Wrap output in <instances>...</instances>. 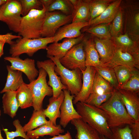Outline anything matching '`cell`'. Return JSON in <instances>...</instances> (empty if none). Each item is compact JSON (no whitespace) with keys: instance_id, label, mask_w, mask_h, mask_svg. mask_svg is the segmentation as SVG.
I'll use <instances>...</instances> for the list:
<instances>
[{"instance_id":"obj_41","label":"cell","mask_w":139,"mask_h":139,"mask_svg":"<svg viewBox=\"0 0 139 139\" xmlns=\"http://www.w3.org/2000/svg\"><path fill=\"white\" fill-rule=\"evenodd\" d=\"M111 134L109 139H133L129 125L124 127L110 128Z\"/></svg>"},{"instance_id":"obj_8","label":"cell","mask_w":139,"mask_h":139,"mask_svg":"<svg viewBox=\"0 0 139 139\" xmlns=\"http://www.w3.org/2000/svg\"><path fill=\"white\" fill-rule=\"evenodd\" d=\"M72 15H66L60 12L46 11L41 37H53L61 27L72 21Z\"/></svg>"},{"instance_id":"obj_1","label":"cell","mask_w":139,"mask_h":139,"mask_svg":"<svg viewBox=\"0 0 139 139\" xmlns=\"http://www.w3.org/2000/svg\"><path fill=\"white\" fill-rule=\"evenodd\" d=\"M98 108L102 110L110 128L122 127L135 122L128 114L115 89L109 99Z\"/></svg>"},{"instance_id":"obj_39","label":"cell","mask_w":139,"mask_h":139,"mask_svg":"<svg viewBox=\"0 0 139 139\" xmlns=\"http://www.w3.org/2000/svg\"><path fill=\"white\" fill-rule=\"evenodd\" d=\"M13 124L16 128L15 131L9 132L7 129L3 128L6 135V139H13L17 137H21L24 139H30L27 136L24 132L23 127L18 119L13 121Z\"/></svg>"},{"instance_id":"obj_5","label":"cell","mask_w":139,"mask_h":139,"mask_svg":"<svg viewBox=\"0 0 139 139\" xmlns=\"http://www.w3.org/2000/svg\"><path fill=\"white\" fill-rule=\"evenodd\" d=\"M55 64L54 70L57 75L60 76L62 83L67 88L71 95L76 96L80 91L82 85V74L81 70L77 68L68 70L60 64L59 59L50 56H47Z\"/></svg>"},{"instance_id":"obj_32","label":"cell","mask_w":139,"mask_h":139,"mask_svg":"<svg viewBox=\"0 0 139 139\" xmlns=\"http://www.w3.org/2000/svg\"><path fill=\"white\" fill-rule=\"evenodd\" d=\"M110 23L100 24L84 30L93 37L100 39H111L112 37L110 32Z\"/></svg>"},{"instance_id":"obj_7","label":"cell","mask_w":139,"mask_h":139,"mask_svg":"<svg viewBox=\"0 0 139 139\" xmlns=\"http://www.w3.org/2000/svg\"><path fill=\"white\" fill-rule=\"evenodd\" d=\"M39 72L37 79L28 84L32 96V107L35 111L42 109L45 97L46 96H51L53 94L52 88L48 85L47 82L46 72L41 68L39 69Z\"/></svg>"},{"instance_id":"obj_42","label":"cell","mask_w":139,"mask_h":139,"mask_svg":"<svg viewBox=\"0 0 139 139\" xmlns=\"http://www.w3.org/2000/svg\"><path fill=\"white\" fill-rule=\"evenodd\" d=\"M22 7V15L23 17L32 9L41 10L42 5L40 0H20ZM43 8V7H42Z\"/></svg>"},{"instance_id":"obj_28","label":"cell","mask_w":139,"mask_h":139,"mask_svg":"<svg viewBox=\"0 0 139 139\" xmlns=\"http://www.w3.org/2000/svg\"><path fill=\"white\" fill-rule=\"evenodd\" d=\"M16 91L4 93L2 97L4 113L13 118L16 115L19 107L16 98Z\"/></svg>"},{"instance_id":"obj_49","label":"cell","mask_w":139,"mask_h":139,"mask_svg":"<svg viewBox=\"0 0 139 139\" xmlns=\"http://www.w3.org/2000/svg\"><path fill=\"white\" fill-rule=\"evenodd\" d=\"M100 137L101 139H109L104 136L101 134H100Z\"/></svg>"},{"instance_id":"obj_27","label":"cell","mask_w":139,"mask_h":139,"mask_svg":"<svg viewBox=\"0 0 139 139\" xmlns=\"http://www.w3.org/2000/svg\"><path fill=\"white\" fill-rule=\"evenodd\" d=\"M90 1L78 0L76 5L74 7V10L72 15V22H89L90 18Z\"/></svg>"},{"instance_id":"obj_30","label":"cell","mask_w":139,"mask_h":139,"mask_svg":"<svg viewBox=\"0 0 139 139\" xmlns=\"http://www.w3.org/2000/svg\"><path fill=\"white\" fill-rule=\"evenodd\" d=\"M47 120L44 114L43 109L39 110H33L28 122L23 127L25 133L34 130L39 127L48 123Z\"/></svg>"},{"instance_id":"obj_46","label":"cell","mask_w":139,"mask_h":139,"mask_svg":"<svg viewBox=\"0 0 139 139\" xmlns=\"http://www.w3.org/2000/svg\"><path fill=\"white\" fill-rule=\"evenodd\" d=\"M54 0H40L42 5L46 8V9L53 2Z\"/></svg>"},{"instance_id":"obj_31","label":"cell","mask_w":139,"mask_h":139,"mask_svg":"<svg viewBox=\"0 0 139 139\" xmlns=\"http://www.w3.org/2000/svg\"><path fill=\"white\" fill-rule=\"evenodd\" d=\"M115 89L109 82L103 78L96 71L91 94H98L111 92H113Z\"/></svg>"},{"instance_id":"obj_26","label":"cell","mask_w":139,"mask_h":139,"mask_svg":"<svg viewBox=\"0 0 139 139\" xmlns=\"http://www.w3.org/2000/svg\"><path fill=\"white\" fill-rule=\"evenodd\" d=\"M6 68L8 73L6 82L0 92L1 93L8 91H16L24 82L22 72L13 69L11 65H7Z\"/></svg>"},{"instance_id":"obj_43","label":"cell","mask_w":139,"mask_h":139,"mask_svg":"<svg viewBox=\"0 0 139 139\" xmlns=\"http://www.w3.org/2000/svg\"><path fill=\"white\" fill-rule=\"evenodd\" d=\"M22 37L21 36L13 35L11 33H8L4 34H0V41H5L6 43L10 45L14 42V41L12 40L13 39Z\"/></svg>"},{"instance_id":"obj_22","label":"cell","mask_w":139,"mask_h":139,"mask_svg":"<svg viewBox=\"0 0 139 139\" xmlns=\"http://www.w3.org/2000/svg\"><path fill=\"white\" fill-rule=\"evenodd\" d=\"M71 122L76 131V139H101L99 133L81 118L73 119Z\"/></svg>"},{"instance_id":"obj_13","label":"cell","mask_w":139,"mask_h":139,"mask_svg":"<svg viewBox=\"0 0 139 139\" xmlns=\"http://www.w3.org/2000/svg\"><path fill=\"white\" fill-rule=\"evenodd\" d=\"M63 91L64 98L60 107L59 125L65 128L72 120L81 117L73 106V101L75 95H71L70 92L67 89L63 90Z\"/></svg>"},{"instance_id":"obj_16","label":"cell","mask_w":139,"mask_h":139,"mask_svg":"<svg viewBox=\"0 0 139 139\" xmlns=\"http://www.w3.org/2000/svg\"><path fill=\"white\" fill-rule=\"evenodd\" d=\"M84 34L82 33L75 38H66L61 43L54 42L48 46L46 50L47 56H53L59 59L63 57L73 46L83 39Z\"/></svg>"},{"instance_id":"obj_18","label":"cell","mask_w":139,"mask_h":139,"mask_svg":"<svg viewBox=\"0 0 139 139\" xmlns=\"http://www.w3.org/2000/svg\"><path fill=\"white\" fill-rule=\"evenodd\" d=\"M88 26V22H72L60 27L53 37L54 42H58L65 38H75L80 36L82 33L81 30L83 28Z\"/></svg>"},{"instance_id":"obj_21","label":"cell","mask_w":139,"mask_h":139,"mask_svg":"<svg viewBox=\"0 0 139 139\" xmlns=\"http://www.w3.org/2000/svg\"><path fill=\"white\" fill-rule=\"evenodd\" d=\"M116 47L122 51L139 56V42L133 40L126 33L112 37Z\"/></svg>"},{"instance_id":"obj_17","label":"cell","mask_w":139,"mask_h":139,"mask_svg":"<svg viewBox=\"0 0 139 139\" xmlns=\"http://www.w3.org/2000/svg\"><path fill=\"white\" fill-rule=\"evenodd\" d=\"M117 90L128 114L135 121L139 119V94L123 90Z\"/></svg>"},{"instance_id":"obj_25","label":"cell","mask_w":139,"mask_h":139,"mask_svg":"<svg viewBox=\"0 0 139 139\" xmlns=\"http://www.w3.org/2000/svg\"><path fill=\"white\" fill-rule=\"evenodd\" d=\"M64 132V129L60 125H55L49 120L48 123L39 127L35 129L27 132L26 135L29 139H31L46 135L54 136L58 135Z\"/></svg>"},{"instance_id":"obj_38","label":"cell","mask_w":139,"mask_h":139,"mask_svg":"<svg viewBox=\"0 0 139 139\" xmlns=\"http://www.w3.org/2000/svg\"><path fill=\"white\" fill-rule=\"evenodd\" d=\"M112 22L110 23V29L112 37L123 34V16L120 6L116 15Z\"/></svg>"},{"instance_id":"obj_3","label":"cell","mask_w":139,"mask_h":139,"mask_svg":"<svg viewBox=\"0 0 139 139\" xmlns=\"http://www.w3.org/2000/svg\"><path fill=\"white\" fill-rule=\"evenodd\" d=\"M41 10L32 9L22 17L18 35L30 39L41 37V33L46 11L45 7Z\"/></svg>"},{"instance_id":"obj_34","label":"cell","mask_w":139,"mask_h":139,"mask_svg":"<svg viewBox=\"0 0 139 139\" xmlns=\"http://www.w3.org/2000/svg\"><path fill=\"white\" fill-rule=\"evenodd\" d=\"M46 10L49 12L59 11L66 15H72L74 7L69 0H54Z\"/></svg>"},{"instance_id":"obj_40","label":"cell","mask_w":139,"mask_h":139,"mask_svg":"<svg viewBox=\"0 0 139 139\" xmlns=\"http://www.w3.org/2000/svg\"><path fill=\"white\" fill-rule=\"evenodd\" d=\"M113 91L98 94H91L85 102L98 108L109 99Z\"/></svg>"},{"instance_id":"obj_20","label":"cell","mask_w":139,"mask_h":139,"mask_svg":"<svg viewBox=\"0 0 139 139\" xmlns=\"http://www.w3.org/2000/svg\"><path fill=\"white\" fill-rule=\"evenodd\" d=\"M122 0H115L99 15L88 22V26L92 27L101 24L111 23L119 8Z\"/></svg>"},{"instance_id":"obj_19","label":"cell","mask_w":139,"mask_h":139,"mask_svg":"<svg viewBox=\"0 0 139 139\" xmlns=\"http://www.w3.org/2000/svg\"><path fill=\"white\" fill-rule=\"evenodd\" d=\"M93 38L95 48L103 65L111 59L116 47L111 39H102L95 37Z\"/></svg>"},{"instance_id":"obj_14","label":"cell","mask_w":139,"mask_h":139,"mask_svg":"<svg viewBox=\"0 0 139 139\" xmlns=\"http://www.w3.org/2000/svg\"><path fill=\"white\" fill-rule=\"evenodd\" d=\"M120 65L139 70V56L124 51L116 47L112 58L108 63L103 64V67L113 68Z\"/></svg>"},{"instance_id":"obj_23","label":"cell","mask_w":139,"mask_h":139,"mask_svg":"<svg viewBox=\"0 0 139 139\" xmlns=\"http://www.w3.org/2000/svg\"><path fill=\"white\" fill-rule=\"evenodd\" d=\"M83 42L85 55L86 67H103V64L95 48L93 37L85 39Z\"/></svg>"},{"instance_id":"obj_12","label":"cell","mask_w":139,"mask_h":139,"mask_svg":"<svg viewBox=\"0 0 139 139\" xmlns=\"http://www.w3.org/2000/svg\"><path fill=\"white\" fill-rule=\"evenodd\" d=\"M4 59L10 62L13 69L24 73L30 82L36 79L39 74V71L35 67L34 59L27 58L24 60L19 57L6 56Z\"/></svg>"},{"instance_id":"obj_2","label":"cell","mask_w":139,"mask_h":139,"mask_svg":"<svg viewBox=\"0 0 139 139\" xmlns=\"http://www.w3.org/2000/svg\"><path fill=\"white\" fill-rule=\"evenodd\" d=\"M75 105L76 110L84 121L100 134L110 138L111 134V129L101 109L85 102H78Z\"/></svg>"},{"instance_id":"obj_47","label":"cell","mask_w":139,"mask_h":139,"mask_svg":"<svg viewBox=\"0 0 139 139\" xmlns=\"http://www.w3.org/2000/svg\"><path fill=\"white\" fill-rule=\"evenodd\" d=\"M5 43V41H0V58L4 54L3 47Z\"/></svg>"},{"instance_id":"obj_33","label":"cell","mask_w":139,"mask_h":139,"mask_svg":"<svg viewBox=\"0 0 139 139\" xmlns=\"http://www.w3.org/2000/svg\"><path fill=\"white\" fill-rule=\"evenodd\" d=\"M114 0H90V21L99 15Z\"/></svg>"},{"instance_id":"obj_29","label":"cell","mask_w":139,"mask_h":139,"mask_svg":"<svg viewBox=\"0 0 139 139\" xmlns=\"http://www.w3.org/2000/svg\"><path fill=\"white\" fill-rule=\"evenodd\" d=\"M16 97L19 106L21 109L33 106L32 96L28 84L24 82L16 91Z\"/></svg>"},{"instance_id":"obj_44","label":"cell","mask_w":139,"mask_h":139,"mask_svg":"<svg viewBox=\"0 0 139 139\" xmlns=\"http://www.w3.org/2000/svg\"><path fill=\"white\" fill-rule=\"evenodd\" d=\"M129 126L133 139H139V119Z\"/></svg>"},{"instance_id":"obj_48","label":"cell","mask_w":139,"mask_h":139,"mask_svg":"<svg viewBox=\"0 0 139 139\" xmlns=\"http://www.w3.org/2000/svg\"><path fill=\"white\" fill-rule=\"evenodd\" d=\"M7 0H0V7L2 5L5 3L7 1Z\"/></svg>"},{"instance_id":"obj_9","label":"cell","mask_w":139,"mask_h":139,"mask_svg":"<svg viewBox=\"0 0 139 139\" xmlns=\"http://www.w3.org/2000/svg\"><path fill=\"white\" fill-rule=\"evenodd\" d=\"M59 60L62 66L68 70H85V55L83 41L73 46Z\"/></svg>"},{"instance_id":"obj_10","label":"cell","mask_w":139,"mask_h":139,"mask_svg":"<svg viewBox=\"0 0 139 139\" xmlns=\"http://www.w3.org/2000/svg\"><path fill=\"white\" fill-rule=\"evenodd\" d=\"M126 10H121L125 12V23L124 33H127L134 40L139 42V7L134 5H127Z\"/></svg>"},{"instance_id":"obj_36","label":"cell","mask_w":139,"mask_h":139,"mask_svg":"<svg viewBox=\"0 0 139 139\" xmlns=\"http://www.w3.org/2000/svg\"><path fill=\"white\" fill-rule=\"evenodd\" d=\"M95 68L100 75L109 82L115 89L118 90V83L113 68L103 67Z\"/></svg>"},{"instance_id":"obj_35","label":"cell","mask_w":139,"mask_h":139,"mask_svg":"<svg viewBox=\"0 0 139 139\" xmlns=\"http://www.w3.org/2000/svg\"><path fill=\"white\" fill-rule=\"evenodd\" d=\"M119 89L128 91L139 94L138 69L135 68L133 69L131 77L124 84L118 88L117 90Z\"/></svg>"},{"instance_id":"obj_15","label":"cell","mask_w":139,"mask_h":139,"mask_svg":"<svg viewBox=\"0 0 139 139\" xmlns=\"http://www.w3.org/2000/svg\"><path fill=\"white\" fill-rule=\"evenodd\" d=\"M83 82L81 90L74 98L73 102L75 104L78 102H85L91 93L94 77L96 72L95 68L90 66H86L84 70H81Z\"/></svg>"},{"instance_id":"obj_4","label":"cell","mask_w":139,"mask_h":139,"mask_svg":"<svg viewBox=\"0 0 139 139\" xmlns=\"http://www.w3.org/2000/svg\"><path fill=\"white\" fill-rule=\"evenodd\" d=\"M54 42L53 37L34 39L22 37L18 39L10 45L9 53L13 57H19L24 53L32 57L39 50L46 49L48 44Z\"/></svg>"},{"instance_id":"obj_24","label":"cell","mask_w":139,"mask_h":139,"mask_svg":"<svg viewBox=\"0 0 139 139\" xmlns=\"http://www.w3.org/2000/svg\"><path fill=\"white\" fill-rule=\"evenodd\" d=\"M64 98V93L62 91L56 98H50L47 108L45 109H43V112L46 117H48L49 120L55 125H57L56 119L60 117V107Z\"/></svg>"},{"instance_id":"obj_6","label":"cell","mask_w":139,"mask_h":139,"mask_svg":"<svg viewBox=\"0 0 139 139\" xmlns=\"http://www.w3.org/2000/svg\"><path fill=\"white\" fill-rule=\"evenodd\" d=\"M22 7L18 0H7L0 7V21L5 23L9 29L18 33L22 17Z\"/></svg>"},{"instance_id":"obj_11","label":"cell","mask_w":139,"mask_h":139,"mask_svg":"<svg viewBox=\"0 0 139 139\" xmlns=\"http://www.w3.org/2000/svg\"><path fill=\"white\" fill-rule=\"evenodd\" d=\"M37 65L39 69H43L48 76L49 80L47 83L52 89V97L53 98L57 97L62 90L67 89L66 87L62 83L60 77L58 76L55 72L54 67L55 64L51 59L43 61H38Z\"/></svg>"},{"instance_id":"obj_37","label":"cell","mask_w":139,"mask_h":139,"mask_svg":"<svg viewBox=\"0 0 139 139\" xmlns=\"http://www.w3.org/2000/svg\"><path fill=\"white\" fill-rule=\"evenodd\" d=\"M134 68L120 65L113 68L118 83V88L124 84L129 79L132 75Z\"/></svg>"},{"instance_id":"obj_45","label":"cell","mask_w":139,"mask_h":139,"mask_svg":"<svg viewBox=\"0 0 139 139\" xmlns=\"http://www.w3.org/2000/svg\"><path fill=\"white\" fill-rule=\"evenodd\" d=\"M31 139H40L38 138H33ZM72 139L70 133L67 131L64 135L59 134L58 135L53 136V137L48 139Z\"/></svg>"},{"instance_id":"obj_50","label":"cell","mask_w":139,"mask_h":139,"mask_svg":"<svg viewBox=\"0 0 139 139\" xmlns=\"http://www.w3.org/2000/svg\"><path fill=\"white\" fill-rule=\"evenodd\" d=\"M0 115H1V114H0ZM0 139H4L3 138V137H2V135L0 130Z\"/></svg>"}]
</instances>
